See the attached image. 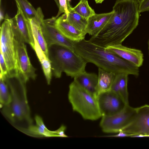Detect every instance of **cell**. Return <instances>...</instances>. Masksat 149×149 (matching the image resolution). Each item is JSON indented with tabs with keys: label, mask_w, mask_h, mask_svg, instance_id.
Masks as SVG:
<instances>
[{
	"label": "cell",
	"mask_w": 149,
	"mask_h": 149,
	"mask_svg": "<svg viewBox=\"0 0 149 149\" xmlns=\"http://www.w3.org/2000/svg\"><path fill=\"white\" fill-rule=\"evenodd\" d=\"M66 19L70 24L77 29L85 32L88 20L75 12L73 8L69 11L68 14L66 15Z\"/></svg>",
	"instance_id": "21"
},
{
	"label": "cell",
	"mask_w": 149,
	"mask_h": 149,
	"mask_svg": "<svg viewBox=\"0 0 149 149\" xmlns=\"http://www.w3.org/2000/svg\"><path fill=\"white\" fill-rule=\"evenodd\" d=\"M73 9L87 20L95 14L94 10L89 5L87 0H81L76 6L73 8Z\"/></svg>",
	"instance_id": "22"
},
{
	"label": "cell",
	"mask_w": 149,
	"mask_h": 149,
	"mask_svg": "<svg viewBox=\"0 0 149 149\" xmlns=\"http://www.w3.org/2000/svg\"><path fill=\"white\" fill-rule=\"evenodd\" d=\"M75 52L87 62L116 74L125 73L137 76L139 68L117 54L85 39L74 42Z\"/></svg>",
	"instance_id": "2"
},
{
	"label": "cell",
	"mask_w": 149,
	"mask_h": 149,
	"mask_svg": "<svg viewBox=\"0 0 149 149\" xmlns=\"http://www.w3.org/2000/svg\"><path fill=\"white\" fill-rule=\"evenodd\" d=\"M15 34L11 18L6 14L0 27V52L7 65L9 77L18 75L14 43Z\"/></svg>",
	"instance_id": "6"
},
{
	"label": "cell",
	"mask_w": 149,
	"mask_h": 149,
	"mask_svg": "<svg viewBox=\"0 0 149 149\" xmlns=\"http://www.w3.org/2000/svg\"><path fill=\"white\" fill-rule=\"evenodd\" d=\"M136 113V108L127 104L122 111L115 114L102 117L100 126L105 133H118L129 125Z\"/></svg>",
	"instance_id": "7"
},
{
	"label": "cell",
	"mask_w": 149,
	"mask_h": 149,
	"mask_svg": "<svg viewBox=\"0 0 149 149\" xmlns=\"http://www.w3.org/2000/svg\"><path fill=\"white\" fill-rule=\"evenodd\" d=\"M139 0H117L113 8L111 19L89 40L105 47L122 44L138 25Z\"/></svg>",
	"instance_id": "1"
},
{
	"label": "cell",
	"mask_w": 149,
	"mask_h": 149,
	"mask_svg": "<svg viewBox=\"0 0 149 149\" xmlns=\"http://www.w3.org/2000/svg\"><path fill=\"white\" fill-rule=\"evenodd\" d=\"M37 13L33 18L28 19L29 22L33 37L38 42L46 56L49 58L48 47L42 34L41 24L44 16L41 8H38Z\"/></svg>",
	"instance_id": "16"
},
{
	"label": "cell",
	"mask_w": 149,
	"mask_h": 149,
	"mask_svg": "<svg viewBox=\"0 0 149 149\" xmlns=\"http://www.w3.org/2000/svg\"><path fill=\"white\" fill-rule=\"evenodd\" d=\"M1 0H0V1H1Z\"/></svg>",
	"instance_id": "35"
},
{
	"label": "cell",
	"mask_w": 149,
	"mask_h": 149,
	"mask_svg": "<svg viewBox=\"0 0 149 149\" xmlns=\"http://www.w3.org/2000/svg\"><path fill=\"white\" fill-rule=\"evenodd\" d=\"M74 81L82 88L96 97L97 95L98 75L86 71L74 78Z\"/></svg>",
	"instance_id": "18"
},
{
	"label": "cell",
	"mask_w": 149,
	"mask_h": 149,
	"mask_svg": "<svg viewBox=\"0 0 149 149\" xmlns=\"http://www.w3.org/2000/svg\"><path fill=\"white\" fill-rule=\"evenodd\" d=\"M96 98L102 117L115 114L129 104L118 94L110 90L98 93Z\"/></svg>",
	"instance_id": "9"
},
{
	"label": "cell",
	"mask_w": 149,
	"mask_h": 149,
	"mask_svg": "<svg viewBox=\"0 0 149 149\" xmlns=\"http://www.w3.org/2000/svg\"><path fill=\"white\" fill-rule=\"evenodd\" d=\"M104 48L139 68L143 64V55L142 52L139 49L129 48L122 44L109 46Z\"/></svg>",
	"instance_id": "14"
},
{
	"label": "cell",
	"mask_w": 149,
	"mask_h": 149,
	"mask_svg": "<svg viewBox=\"0 0 149 149\" xmlns=\"http://www.w3.org/2000/svg\"><path fill=\"white\" fill-rule=\"evenodd\" d=\"M47 47L52 74L56 78H60L63 72L74 78L85 71L87 62L75 51L56 44Z\"/></svg>",
	"instance_id": "4"
},
{
	"label": "cell",
	"mask_w": 149,
	"mask_h": 149,
	"mask_svg": "<svg viewBox=\"0 0 149 149\" xmlns=\"http://www.w3.org/2000/svg\"><path fill=\"white\" fill-rule=\"evenodd\" d=\"M54 0L55 1L57 6L58 8H59V0Z\"/></svg>",
	"instance_id": "32"
},
{
	"label": "cell",
	"mask_w": 149,
	"mask_h": 149,
	"mask_svg": "<svg viewBox=\"0 0 149 149\" xmlns=\"http://www.w3.org/2000/svg\"><path fill=\"white\" fill-rule=\"evenodd\" d=\"M11 95L8 85L5 79L0 77V103L1 107L8 104Z\"/></svg>",
	"instance_id": "23"
},
{
	"label": "cell",
	"mask_w": 149,
	"mask_h": 149,
	"mask_svg": "<svg viewBox=\"0 0 149 149\" xmlns=\"http://www.w3.org/2000/svg\"><path fill=\"white\" fill-rule=\"evenodd\" d=\"M14 43L19 74L26 82L30 79H35L36 70L31 63L25 42L15 36Z\"/></svg>",
	"instance_id": "10"
},
{
	"label": "cell",
	"mask_w": 149,
	"mask_h": 149,
	"mask_svg": "<svg viewBox=\"0 0 149 149\" xmlns=\"http://www.w3.org/2000/svg\"><path fill=\"white\" fill-rule=\"evenodd\" d=\"M59 7L57 15L55 17L56 19L62 13H64L67 15L69 11L72 8L70 4V2L67 0H59Z\"/></svg>",
	"instance_id": "26"
},
{
	"label": "cell",
	"mask_w": 149,
	"mask_h": 149,
	"mask_svg": "<svg viewBox=\"0 0 149 149\" xmlns=\"http://www.w3.org/2000/svg\"><path fill=\"white\" fill-rule=\"evenodd\" d=\"M68 1V2H70L71 1V0H67Z\"/></svg>",
	"instance_id": "34"
},
{
	"label": "cell",
	"mask_w": 149,
	"mask_h": 149,
	"mask_svg": "<svg viewBox=\"0 0 149 149\" xmlns=\"http://www.w3.org/2000/svg\"><path fill=\"white\" fill-rule=\"evenodd\" d=\"M56 19L55 17L44 19L41 26L43 35L47 47L56 44L67 47L74 51V42L63 35L57 29L55 25Z\"/></svg>",
	"instance_id": "11"
},
{
	"label": "cell",
	"mask_w": 149,
	"mask_h": 149,
	"mask_svg": "<svg viewBox=\"0 0 149 149\" xmlns=\"http://www.w3.org/2000/svg\"><path fill=\"white\" fill-rule=\"evenodd\" d=\"M0 77L4 78L7 76L8 70L3 55L0 52Z\"/></svg>",
	"instance_id": "27"
},
{
	"label": "cell",
	"mask_w": 149,
	"mask_h": 149,
	"mask_svg": "<svg viewBox=\"0 0 149 149\" xmlns=\"http://www.w3.org/2000/svg\"><path fill=\"white\" fill-rule=\"evenodd\" d=\"M55 25L58 31L65 36L73 42H78L85 39L87 34L85 31H80L70 24L64 13L55 20Z\"/></svg>",
	"instance_id": "15"
},
{
	"label": "cell",
	"mask_w": 149,
	"mask_h": 149,
	"mask_svg": "<svg viewBox=\"0 0 149 149\" xmlns=\"http://www.w3.org/2000/svg\"><path fill=\"white\" fill-rule=\"evenodd\" d=\"M128 75L116 74L110 90L120 96L127 104H129L127 82Z\"/></svg>",
	"instance_id": "19"
},
{
	"label": "cell",
	"mask_w": 149,
	"mask_h": 149,
	"mask_svg": "<svg viewBox=\"0 0 149 149\" xmlns=\"http://www.w3.org/2000/svg\"><path fill=\"white\" fill-rule=\"evenodd\" d=\"M113 12L108 13L95 14L88 20L85 30L86 33L92 36L99 32L111 19Z\"/></svg>",
	"instance_id": "17"
},
{
	"label": "cell",
	"mask_w": 149,
	"mask_h": 149,
	"mask_svg": "<svg viewBox=\"0 0 149 149\" xmlns=\"http://www.w3.org/2000/svg\"><path fill=\"white\" fill-rule=\"evenodd\" d=\"M4 78L10 91L11 100L8 104L1 107L3 114L14 124L26 123L28 127L32 125L27 97L26 82L19 75Z\"/></svg>",
	"instance_id": "3"
},
{
	"label": "cell",
	"mask_w": 149,
	"mask_h": 149,
	"mask_svg": "<svg viewBox=\"0 0 149 149\" xmlns=\"http://www.w3.org/2000/svg\"><path fill=\"white\" fill-rule=\"evenodd\" d=\"M16 4L17 8V14L11 18L15 36L29 44L33 49L34 40L29 21L25 16L19 5Z\"/></svg>",
	"instance_id": "12"
},
{
	"label": "cell",
	"mask_w": 149,
	"mask_h": 149,
	"mask_svg": "<svg viewBox=\"0 0 149 149\" xmlns=\"http://www.w3.org/2000/svg\"><path fill=\"white\" fill-rule=\"evenodd\" d=\"M22 10L25 17L28 19L34 17L37 14L36 10L28 0H15Z\"/></svg>",
	"instance_id": "24"
},
{
	"label": "cell",
	"mask_w": 149,
	"mask_h": 149,
	"mask_svg": "<svg viewBox=\"0 0 149 149\" xmlns=\"http://www.w3.org/2000/svg\"><path fill=\"white\" fill-rule=\"evenodd\" d=\"M41 65L48 84H50L52 76V69L50 61L45 56L39 59Z\"/></svg>",
	"instance_id": "25"
},
{
	"label": "cell",
	"mask_w": 149,
	"mask_h": 149,
	"mask_svg": "<svg viewBox=\"0 0 149 149\" xmlns=\"http://www.w3.org/2000/svg\"><path fill=\"white\" fill-rule=\"evenodd\" d=\"M0 20L1 22L3 20V19H4V17L3 16V13L2 10L1 8L0 9Z\"/></svg>",
	"instance_id": "30"
},
{
	"label": "cell",
	"mask_w": 149,
	"mask_h": 149,
	"mask_svg": "<svg viewBox=\"0 0 149 149\" xmlns=\"http://www.w3.org/2000/svg\"><path fill=\"white\" fill-rule=\"evenodd\" d=\"M149 11V0L140 1L139 11L140 13Z\"/></svg>",
	"instance_id": "28"
},
{
	"label": "cell",
	"mask_w": 149,
	"mask_h": 149,
	"mask_svg": "<svg viewBox=\"0 0 149 149\" xmlns=\"http://www.w3.org/2000/svg\"><path fill=\"white\" fill-rule=\"evenodd\" d=\"M131 135L127 133L120 131L117 133L116 134L113 135L108 136H106L115 137H121L130 136Z\"/></svg>",
	"instance_id": "29"
},
{
	"label": "cell",
	"mask_w": 149,
	"mask_h": 149,
	"mask_svg": "<svg viewBox=\"0 0 149 149\" xmlns=\"http://www.w3.org/2000/svg\"><path fill=\"white\" fill-rule=\"evenodd\" d=\"M68 97L73 111L84 119L95 120L101 118L96 97L74 81L69 85Z\"/></svg>",
	"instance_id": "5"
},
{
	"label": "cell",
	"mask_w": 149,
	"mask_h": 149,
	"mask_svg": "<svg viewBox=\"0 0 149 149\" xmlns=\"http://www.w3.org/2000/svg\"><path fill=\"white\" fill-rule=\"evenodd\" d=\"M121 131L131 135V137H149V105L136 108L134 118Z\"/></svg>",
	"instance_id": "8"
},
{
	"label": "cell",
	"mask_w": 149,
	"mask_h": 149,
	"mask_svg": "<svg viewBox=\"0 0 149 149\" xmlns=\"http://www.w3.org/2000/svg\"><path fill=\"white\" fill-rule=\"evenodd\" d=\"M35 120L36 125H32L27 128H22L21 130L24 131L26 134L35 136L61 137H68L65 133L66 129L65 125H62L56 130L51 131L47 128L42 118L40 116H36Z\"/></svg>",
	"instance_id": "13"
},
{
	"label": "cell",
	"mask_w": 149,
	"mask_h": 149,
	"mask_svg": "<svg viewBox=\"0 0 149 149\" xmlns=\"http://www.w3.org/2000/svg\"><path fill=\"white\" fill-rule=\"evenodd\" d=\"M95 3H102L104 0H95Z\"/></svg>",
	"instance_id": "31"
},
{
	"label": "cell",
	"mask_w": 149,
	"mask_h": 149,
	"mask_svg": "<svg viewBox=\"0 0 149 149\" xmlns=\"http://www.w3.org/2000/svg\"><path fill=\"white\" fill-rule=\"evenodd\" d=\"M97 94L109 90L116 74L98 68Z\"/></svg>",
	"instance_id": "20"
},
{
	"label": "cell",
	"mask_w": 149,
	"mask_h": 149,
	"mask_svg": "<svg viewBox=\"0 0 149 149\" xmlns=\"http://www.w3.org/2000/svg\"><path fill=\"white\" fill-rule=\"evenodd\" d=\"M148 53H149V39L148 40Z\"/></svg>",
	"instance_id": "33"
}]
</instances>
